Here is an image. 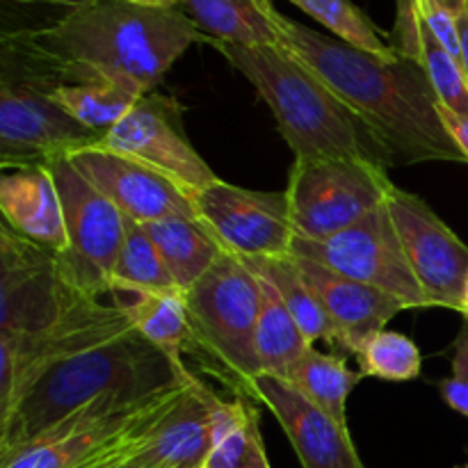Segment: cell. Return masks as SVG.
Here are the masks:
<instances>
[{
    "instance_id": "1",
    "label": "cell",
    "mask_w": 468,
    "mask_h": 468,
    "mask_svg": "<svg viewBox=\"0 0 468 468\" xmlns=\"http://www.w3.org/2000/svg\"><path fill=\"white\" fill-rule=\"evenodd\" d=\"M197 41L208 37L181 9L91 0L48 30L3 37V76L44 90L117 80L149 94Z\"/></svg>"
},
{
    "instance_id": "2",
    "label": "cell",
    "mask_w": 468,
    "mask_h": 468,
    "mask_svg": "<svg viewBox=\"0 0 468 468\" xmlns=\"http://www.w3.org/2000/svg\"><path fill=\"white\" fill-rule=\"evenodd\" d=\"M283 48L309 67L368 126L391 165L457 163L466 154L446 128L441 101L420 59H387L279 12Z\"/></svg>"
},
{
    "instance_id": "3",
    "label": "cell",
    "mask_w": 468,
    "mask_h": 468,
    "mask_svg": "<svg viewBox=\"0 0 468 468\" xmlns=\"http://www.w3.org/2000/svg\"><path fill=\"white\" fill-rule=\"evenodd\" d=\"M192 378L186 366L131 329L41 373L0 420V455L27 446L103 398L142 400Z\"/></svg>"
},
{
    "instance_id": "4",
    "label": "cell",
    "mask_w": 468,
    "mask_h": 468,
    "mask_svg": "<svg viewBox=\"0 0 468 468\" xmlns=\"http://www.w3.org/2000/svg\"><path fill=\"white\" fill-rule=\"evenodd\" d=\"M213 46L268 103L295 160L336 158L391 167V158L368 126L286 48Z\"/></svg>"
},
{
    "instance_id": "5",
    "label": "cell",
    "mask_w": 468,
    "mask_h": 468,
    "mask_svg": "<svg viewBox=\"0 0 468 468\" xmlns=\"http://www.w3.org/2000/svg\"><path fill=\"white\" fill-rule=\"evenodd\" d=\"M186 304L201 352L210 356L238 396L256 400V379L261 375L256 355L259 277L236 254L222 251L213 268L186 291Z\"/></svg>"
},
{
    "instance_id": "6",
    "label": "cell",
    "mask_w": 468,
    "mask_h": 468,
    "mask_svg": "<svg viewBox=\"0 0 468 468\" xmlns=\"http://www.w3.org/2000/svg\"><path fill=\"white\" fill-rule=\"evenodd\" d=\"M387 169L356 160H295L288 176V208L297 238L327 240L359 222L393 190Z\"/></svg>"
},
{
    "instance_id": "7",
    "label": "cell",
    "mask_w": 468,
    "mask_h": 468,
    "mask_svg": "<svg viewBox=\"0 0 468 468\" xmlns=\"http://www.w3.org/2000/svg\"><path fill=\"white\" fill-rule=\"evenodd\" d=\"M192 379L142 400L103 398L71 414L27 446L0 455V468H78L155 423L190 387Z\"/></svg>"
},
{
    "instance_id": "8",
    "label": "cell",
    "mask_w": 468,
    "mask_h": 468,
    "mask_svg": "<svg viewBox=\"0 0 468 468\" xmlns=\"http://www.w3.org/2000/svg\"><path fill=\"white\" fill-rule=\"evenodd\" d=\"M131 329L126 311L110 295L82 300L41 332L0 334V420L41 373Z\"/></svg>"
},
{
    "instance_id": "9",
    "label": "cell",
    "mask_w": 468,
    "mask_h": 468,
    "mask_svg": "<svg viewBox=\"0 0 468 468\" xmlns=\"http://www.w3.org/2000/svg\"><path fill=\"white\" fill-rule=\"evenodd\" d=\"M59 190L69 247L58 254L69 286L82 297L112 295V270L126 238V218L76 172L69 158L46 165Z\"/></svg>"
},
{
    "instance_id": "10",
    "label": "cell",
    "mask_w": 468,
    "mask_h": 468,
    "mask_svg": "<svg viewBox=\"0 0 468 468\" xmlns=\"http://www.w3.org/2000/svg\"><path fill=\"white\" fill-rule=\"evenodd\" d=\"M292 254L315 261L347 279L391 292L407 302L410 309H430L428 297L411 272V265L393 227L387 201L327 240L297 238Z\"/></svg>"
},
{
    "instance_id": "11",
    "label": "cell",
    "mask_w": 468,
    "mask_h": 468,
    "mask_svg": "<svg viewBox=\"0 0 468 468\" xmlns=\"http://www.w3.org/2000/svg\"><path fill=\"white\" fill-rule=\"evenodd\" d=\"M103 135L82 126L35 82L0 80V167H46L76 151L99 146Z\"/></svg>"
},
{
    "instance_id": "12",
    "label": "cell",
    "mask_w": 468,
    "mask_h": 468,
    "mask_svg": "<svg viewBox=\"0 0 468 468\" xmlns=\"http://www.w3.org/2000/svg\"><path fill=\"white\" fill-rule=\"evenodd\" d=\"M82 300L59 270L58 254L0 227V334L50 327Z\"/></svg>"
},
{
    "instance_id": "13",
    "label": "cell",
    "mask_w": 468,
    "mask_h": 468,
    "mask_svg": "<svg viewBox=\"0 0 468 468\" xmlns=\"http://www.w3.org/2000/svg\"><path fill=\"white\" fill-rule=\"evenodd\" d=\"M99 146L155 169L187 197L218 181L208 163L192 146L183 123V108L172 96L155 91L142 96Z\"/></svg>"
},
{
    "instance_id": "14",
    "label": "cell",
    "mask_w": 468,
    "mask_h": 468,
    "mask_svg": "<svg viewBox=\"0 0 468 468\" xmlns=\"http://www.w3.org/2000/svg\"><path fill=\"white\" fill-rule=\"evenodd\" d=\"M197 219L238 259L292 256L297 233L286 192H261L218 181L190 197Z\"/></svg>"
},
{
    "instance_id": "15",
    "label": "cell",
    "mask_w": 468,
    "mask_h": 468,
    "mask_svg": "<svg viewBox=\"0 0 468 468\" xmlns=\"http://www.w3.org/2000/svg\"><path fill=\"white\" fill-rule=\"evenodd\" d=\"M387 208L430 306L462 314L468 282V247L411 192L393 187L387 197Z\"/></svg>"
},
{
    "instance_id": "16",
    "label": "cell",
    "mask_w": 468,
    "mask_h": 468,
    "mask_svg": "<svg viewBox=\"0 0 468 468\" xmlns=\"http://www.w3.org/2000/svg\"><path fill=\"white\" fill-rule=\"evenodd\" d=\"M69 163L131 222L151 224L167 218H197L195 204L176 183L137 160L103 146H90L69 155Z\"/></svg>"
},
{
    "instance_id": "17",
    "label": "cell",
    "mask_w": 468,
    "mask_h": 468,
    "mask_svg": "<svg viewBox=\"0 0 468 468\" xmlns=\"http://www.w3.org/2000/svg\"><path fill=\"white\" fill-rule=\"evenodd\" d=\"M256 400L263 402L286 432L302 468H366L350 428L274 375H259Z\"/></svg>"
},
{
    "instance_id": "18",
    "label": "cell",
    "mask_w": 468,
    "mask_h": 468,
    "mask_svg": "<svg viewBox=\"0 0 468 468\" xmlns=\"http://www.w3.org/2000/svg\"><path fill=\"white\" fill-rule=\"evenodd\" d=\"M222 405V398L195 378L128 462L137 468H204L218 439Z\"/></svg>"
},
{
    "instance_id": "19",
    "label": "cell",
    "mask_w": 468,
    "mask_h": 468,
    "mask_svg": "<svg viewBox=\"0 0 468 468\" xmlns=\"http://www.w3.org/2000/svg\"><path fill=\"white\" fill-rule=\"evenodd\" d=\"M295 256L297 268L302 270L311 291L327 311L329 320L336 329V347H341L343 352L356 356L375 334L387 327L388 320L396 318L400 311L410 309L407 302L391 292L343 277V274L334 272L315 261L304 259V256Z\"/></svg>"
},
{
    "instance_id": "20",
    "label": "cell",
    "mask_w": 468,
    "mask_h": 468,
    "mask_svg": "<svg viewBox=\"0 0 468 468\" xmlns=\"http://www.w3.org/2000/svg\"><path fill=\"white\" fill-rule=\"evenodd\" d=\"M0 213L9 229L55 254L69 247L62 199L48 167L9 169L0 178Z\"/></svg>"
},
{
    "instance_id": "21",
    "label": "cell",
    "mask_w": 468,
    "mask_h": 468,
    "mask_svg": "<svg viewBox=\"0 0 468 468\" xmlns=\"http://www.w3.org/2000/svg\"><path fill=\"white\" fill-rule=\"evenodd\" d=\"M178 9L208 37V44L283 48L272 0H181Z\"/></svg>"
},
{
    "instance_id": "22",
    "label": "cell",
    "mask_w": 468,
    "mask_h": 468,
    "mask_svg": "<svg viewBox=\"0 0 468 468\" xmlns=\"http://www.w3.org/2000/svg\"><path fill=\"white\" fill-rule=\"evenodd\" d=\"M112 297L126 311L133 329H137L169 359L183 364L186 355H201L183 291L114 292Z\"/></svg>"
},
{
    "instance_id": "23",
    "label": "cell",
    "mask_w": 468,
    "mask_h": 468,
    "mask_svg": "<svg viewBox=\"0 0 468 468\" xmlns=\"http://www.w3.org/2000/svg\"><path fill=\"white\" fill-rule=\"evenodd\" d=\"M158 247L178 291H190L222 254V245L197 218H167L142 224Z\"/></svg>"
},
{
    "instance_id": "24",
    "label": "cell",
    "mask_w": 468,
    "mask_h": 468,
    "mask_svg": "<svg viewBox=\"0 0 468 468\" xmlns=\"http://www.w3.org/2000/svg\"><path fill=\"white\" fill-rule=\"evenodd\" d=\"M247 265L251 274H256L259 279H263L265 283L274 288L279 292V297L283 300V304L288 306V311L292 314V318L297 320L300 329L304 332V336L309 338V343L314 346L315 341H329L332 346H336V329H334L332 320H329L327 311L323 309L320 300L315 297V292L311 291V286L306 283L304 274L297 268L295 256H288V259H274V256H254V259H240Z\"/></svg>"
},
{
    "instance_id": "25",
    "label": "cell",
    "mask_w": 468,
    "mask_h": 468,
    "mask_svg": "<svg viewBox=\"0 0 468 468\" xmlns=\"http://www.w3.org/2000/svg\"><path fill=\"white\" fill-rule=\"evenodd\" d=\"M46 91L59 108L67 110L82 126L101 133L103 137L144 96L137 87L117 80L58 82Z\"/></svg>"
},
{
    "instance_id": "26",
    "label": "cell",
    "mask_w": 468,
    "mask_h": 468,
    "mask_svg": "<svg viewBox=\"0 0 468 468\" xmlns=\"http://www.w3.org/2000/svg\"><path fill=\"white\" fill-rule=\"evenodd\" d=\"M261 282V315L256 324V355L261 375L286 378L291 366L311 347L309 338L270 283Z\"/></svg>"
},
{
    "instance_id": "27",
    "label": "cell",
    "mask_w": 468,
    "mask_h": 468,
    "mask_svg": "<svg viewBox=\"0 0 468 468\" xmlns=\"http://www.w3.org/2000/svg\"><path fill=\"white\" fill-rule=\"evenodd\" d=\"M288 384L309 398L314 405L327 411L338 423L347 425V398L352 388L364 379L359 370H350L346 361L334 355L315 350L314 346L291 366L286 373Z\"/></svg>"
},
{
    "instance_id": "28",
    "label": "cell",
    "mask_w": 468,
    "mask_h": 468,
    "mask_svg": "<svg viewBox=\"0 0 468 468\" xmlns=\"http://www.w3.org/2000/svg\"><path fill=\"white\" fill-rule=\"evenodd\" d=\"M204 468H272L261 437L259 410L251 398L236 396V400H224L218 439Z\"/></svg>"
},
{
    "instance_id": "29",
    "label": "cell",
    "mask_w": 468,
    "mask_h": 468,
    "mask_svg": "<svg viewBox=\"0 0 468 468\" xmlns=\"http://www.w3.org/2000/svg\"><path fill=\"white\" fill-rule=\"evenodd\" d=\"M110 286H112V295L114 292L178 291L146 229L131 219H126V238L114 263Z\"/></svg>"
},
{
    "instance_id": "30",
    "label": "cell",
    "mask_w": 468,
    "mask_h": 468,
    "mask_svg": "<svg viewBox=\"0 0 468 468\" xmlns=\"http://www.w3.org/2000/svg\"><path fill=\"white\" fill-rule=\"evenodd\" d=\"M288 3L300 7L314 21L327 27L336 39L346 41L355 48L387 59L400 55L352 0H288Z\"/></svg>"
},
{
    "instance_id": "31",
    "label": "cell",
    "mask_w": 468,
    "mask_h": 468,
    "mask_svg": "<svg viewBox=\"0 0 468 468\" xmlns=\"http://www.w3.org/2000/svg\"><path fill=\"white\" fill-rule=\"evenodd\" d=\"M356 364H359V373L364 378L410 382L420 375L423 356L410 336L382 329L356 355Z\"/></svg>"
},
{
    "instance_id": "32",
    "label": "cell",
    "mask_w": 468,
    "mask_h": 468,
    "mask_svg": "<svg viewBox=\"0 0 468 468\" xmlns=\"http://www.w3.org/2000/svg\"><path fill=\"white\" fill-rule=\"evenodd\" d=\"M91 0H0L3 37H21L48 30Z\"/></svg>"
},
{
    "instance_id": "33",
    "label": "cell",
    "mask_w": 468,
    "mask_h": 468,
    "mask_svg": "<svg viewBox=\"0 0 468 468\" xmlns=\"http://www.w3.org/2000/svg\"><path fill=\"white\" fill-rule=\"evenodd\" d=\"M441 396L451 410L460 411L468 419V329L457 341L455 356H452V375L443 379Z\"/></svg>"
},
{
    "instance_id": "34",
    "label": "cell",
    "mask_w": 468,
    "mask_h": 468,
    "mask_svg": "<svg viewBox=\"0 0 468 468\" xmlns=\"http://www.w3.org/2000/svg\"><path fill=\"white\" fill-rule=\"evenodd\" d=\"M416 5H419L420 16H423V21L428 23L432 35L441 41L443 48H446L457 62H462V39H460V27H457V16H452L451 12L439 7V5L432 3V0H416Z\"/></svg>"
},
{
    "instance_id": "35",
    "label": "cell",
    "mask_w": 468,
    "mask_h": 468,
    "mask_svg": "<svg viewBox=\"0 0 468 468\" xmlns=\"http://www.w3.org/2000/svg\"><path fill=\"white\" fill-rule=\"evenodd\" d=\"M158 420H155V423H158ZM155 423L146 425L144 430H140V432L131 434V437L123 439L122 443L112 446V448H110V451L101 452V455L91 457V460H87L85 464H80L78 468H119L122 464H126V462L131 460L133 455H135L137 448L142 446V441H144V437H146V434H149V430L154 428Z\"/></svg>"
},
{
    "instance_id": "36",
    "label": "cell",
    "mask_w": 468,
    "mask_h": 468,
    "mask_svg": "<svg viewBox=\"0 0 468 468\" xmlns=\"http://www.w3.org/2000/svg\"><path fill=\"white\" fill-rule=\"evenodd\" d=\"M441 117L443 122H446V128L451 131V135L455 137V142L462 146V151H464L468 158V117L451 112V110H446L443 105H441Z\"/></svg>"
},
{
    "instance_id": "37",
    "label": "cell",
    "mask_w": 468,
    "mask_h": 468,
    "mask_svg": "<svg viewBox=\"0 0 468 468\" xmlns=\"http://www.w3.org/2000/svg\"><path fill=\"white\" fill-rule=\"evenodd\" d=\"M457 27H460V39H462V67H464L466 80H468V12L457 16Z\"/></svg>"
},
{
    "instance_id": "38",
    "label": "cell",
    "mask_w": 468,
    "mask_h": 468,
    "mask_svg": "<svg viewBox=\"0 0 468 468\" xmlns=\"http://www.w3.org/2000/svg\"><path fill=\"white\" fill-rule=\"evenodd\" d=\"M432 3L451 12L452 16H462V14L468 12V0H432Z\"/></svg>"
},
{
    "instance_id": "39",
    "label": "cell",
    "mask_w": 468,
    "mask_h": 468,
    "mask_svg": "<svg viewBox=\"0 0 468 468\" xmlns=\"http://www.w3.org/2000/svg\"><path fill=\"white\" fill-rule=\"evenodd\" d=\"M123 3L142 5V7H158V9H178L181 0H123Z\"/></svg>"
},
{
    "instance_id": "40",
    "label": "cell",
    "mask_w": 468,
    "mask_h": 468,
    "mask_svg": "<svg viewBox=\"0 0 468 468\" xmlns=\"http://www.w3.org/2000/svg\"><path fill=\"white\" fill-rule=\"evenodd\" d=\"M462 315L468 320V282H466V292H464V306H462Z\"/></svg>"
},
{
    "instance_id": "41",
    "label": "cell",
    "mask_w": 468,
    "mask_h": 468,
    "mask_svg": "<svg viewBox=\"0 0 468 468\" xmlns=\"http://www.w3.org/2000/svg\"><path fill=\"white\" fill-rule=\"evenodd\" d=\"M119 468H137V466H133L131 462H126V464H122V466H119Z\"/></svg>"
},
{
    "instance_id": "42",
    "label": "cell",
    "mask_w": 468,
    "mask_h": 468,
    "mask_svg": "<svg viewBox=\"0 0 468 468\" xmlns=\"http://www.w3.org/2000/svg\"><path fill=\"white\" fill-rule=\"evenodd\" d=\"M462 468H468V464H466V466H462Z\"/></svg>"
}]
</instances>
